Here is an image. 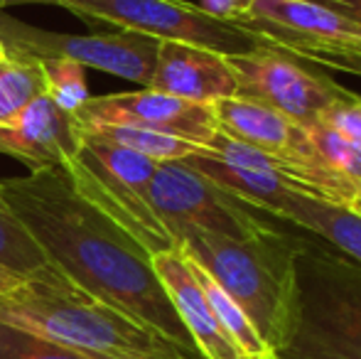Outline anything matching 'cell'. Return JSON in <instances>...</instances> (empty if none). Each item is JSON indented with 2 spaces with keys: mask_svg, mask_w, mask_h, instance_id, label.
<instances>
[{
  "mask_svg": "<svg viewBox=\"0 0 361 359\" xmlns=\"http://www.w3.org/2000/svg\"><path fill=\"white\" fill-rule=\"evenodd\" d=\"M79 126H130L209 148L219 133L214 106L177 99L155 89L91 96L76 114Z\"/></svg>",
  "mask_w": 361,
  "mask_h": 359,
  "instance_id": "cell-9",
  "label": "cell"
},
{
  "mask_svg": "<svg viewBox=\"0 0 361 359\" xmlns=\"http://www.w3.org/2000/svg\"><path fill=\"white\" fill-rule=\"evenodd\" d=\"M359 106H361V99H359Z\"/></svg>",
  "mask_w": 361,
  "mask_h": 359,
  "instance_id": "cell-31",
  "label": "cell"
},
{
  "mask_svg": "<svg viewBox=\"0 0 361 359\" xmlns=\"http://www.w3.org/2000/svg\"><path fill=\"white\" fill-rule=\"evenodd\" d=\"M361 99V96H359ZM357 101H339L322 111L317 123L332 128L334 133H339L342 138H347L349 143L361 148V106Z\"/></svg>",
  "mask_w": 361,
  "mask_h": 359,
  "instance_id": "cell-23",
  "label": "cell"
},
{
  "mask_svg": "<svg viewBox=\"0 0 361 359\" xmlns=\"http://www.w3.org/2000/svg\"><path fill=\"white\" fill-rule=\"evenodd\" d=\"M0 359H106L86 352H76L69 347L54 345L37 335H30L18 327L0 322Z\"/></svg>",
  "mask_w": 361,
  "mask_h": 359,
  "instance_id": "cell-21",
  "label": "cell"
},
{
  "mask_svg": "<svg viewBox=\"0 0 361 359\" xmlns=\"http://www.w3.org/2000/svg\"><path fill=\"white\" fill-rule=\"evenodd\" d=\"M0 322L106 359H204L101 303L47 264L0 293Z\"/></svg>",
  "mask_w": 361,
  "mask_h": 359,
  "instance_id": "cell-2",
  "label": "cell"
},
{
  "mask_svg": "<svg viewBox=\"0 0 361 359\" xmlns=\"http://www.w3.org/2000/svg\"><path fill=\"white\" fill-rule=\"evenodd\" d=\"M86 23H109L160 42H182L224 57L246 54L266 44L251 30L204 13L187 0H59Z\"/></svg>",
  "mask_w": 361,
  "mask_h": 359,
  "instance_id": "cell-5",
  "label": "cell"
},
{
  "mask_svg": "<svg viewBox=\"0 0 361 359\" xmlns=\"http://www.w3.org/2000/svg\"><path fill=\"white\" fill-rule=\"evenodd\" d=\"M0 153L35 170L69 165L81 153V128L47 94L27 106L10 126H0Z\"/></svg>",
  "mask_w": 361,
  "mask_h": 359,
  "instance_id": "cell-10",
  "label": "cell"
},
{
  "mask_svg": "<svg viewBox=\"0 0 361 359\" xmlns=\"http://www.w3.org/2000/svg\"><path fill=\"white\" fill-rule=\"evenodd\" d=\"M187 264H190L192 273H195L197 281H200V286H202V291H204L207 300H209L212 310H214L219 325L231 337L233 345L241 350V355L246 359H276V352H273L271 347L266 345V340L258 335L256 325H253L251 317L241 310V305L219 286L214 278H209V273H204L197 264H192L190 259H187Z\"/></svg>",
  "mask_w": 361,
  "mask_h": 359,
  "instance_id": "cell-15",
  "label": "cell"
},
{
  "mask_svg": "<svg viewBox=\"0 0 361 359\" xmlns=\"http://www.w3.org/2000/svg\"><path fill=\"white\" fill-rule=\"evenodd\" d=\"M212 106H214L219 130L226 133L228 138L253 145V148L278 155V158L295 160V163H322L317 150L310 143L307 128L293 123L286 116L276 114L261 104H253L248 99H241V96L221 99Z\"/></svg>",
  "mask_w": 361,
  "mask_h": 359,
  "instance_id": "cell-13",
  "label": "cell"
},
{
  "mask_svg": "<svg viewBox=\"0 0 361 359\" xmlns=\"http://www.w3.org/2000/svg\"><path fill=\"white\" fill-rule=\"evenodd\" d=\"M5 54H8V49H5V47H3V42H0V59H3V57H5Z\"/></svg>",
  "mask_w": 361,
  "mask_h": 359,
  "instance_id": "cell-28",
  "label": "cell"
},
{
  "mask_svg": "<svg viewBox=\"0 0 361 359\" xmlns=\"http://www.w3.org/2000/svg\"><path fill=\"white\" fill-rule=\"evenodd\" d=\"M32 3L59 5V0H0V10H3V8H10V5H32Z\"/></svg>",
  "mask_w": 361,
  "mask_h": 359,
  "instance_id": "cell-26",
  "label": "cell"
},
{
  "mask_svg": "<svg viewBox=\"0 0 361 359\" xmlns=\"http://www.w3.org/2000/svg\"><path fill=\"white\" fill-rule=\"evenodd\" d=\"M150 261L200 355L204 359H246L219 325L214 310L185 256L175 249L152 254Z\"/></svg>",
  "mask_w": 361,
  "mask_h": 359,
  "instance_id": "cell-12",
  "label": "cell"
},
{
  "mask_svg": "<svg viewBox=\"0 0 361 359\" xmlns=\"http://www.w3.org/2000/svg\"><path fill=\"white\" fill-rule=\"evenodd\" d=\"M226 59L238 84L236 96L266 106L305 128L317 123L327 106L359 99L354 91L307 69V62L273 47L271 42Z\"/></svg>",
  "mask_w": 361,
  "mask_h": 359,
  "instance_id": "cell-8",
  "label": "cell"
},
{
  "mask_svg": "<svg viewBox=\"0 0 361 359\" xmlns=\"http://www.w3.org/2000/svg\"><path fill=\"white\" fill-rule=\"evenodd\" d=\"M281 49V47H278ZM283 52L293 54V57L302 59V62L312 64V67H322L329 72H342L361 77V54L354 49L344 47H300V49H283Z\"/></svg>",
  "mask_w": 361,
  "mask_h": 359,
  "instance_id": "cell-22",
  "label": "cell"
},
{
  "mask_svg": "<svg viewBox=\"0 0 361 359\" xmlns=\"http://www.w3.org/2000/svg\"><path fill=\"white\" fill-rule=\"evenodd\" d=\"M276 359H361V266L302 239L295 308Z\"/></svg>",
  "mask_w": 361,
  "mask_h": 359,
  "instance_id": "cell-4",
  "label": "cell"
},
{
  "mask_svg": "<svg viewBox=\"0 0 361 359\" xmlns=\"http://www.w3.org/2000/svg\"><path fill=\"white\" fill-rule=\"evenodd\" d=\"M276 219H288L300 229L312 231L361 266V209L357 207L334 205L312 195H290L281 202Z\"/></svg>",
  "mask_w": 361,
  "mask_h": 359,
  "instance_id": "cell-14",
  "label": "cell"
},
{
  "mask_svg": "<svg viewBox=\"0 0 361 359\" xmlns=\"http://www.w3.org/2000/svg\"><path fill=\"white\" fill-rule=\"evenodd\" d=\"M344 49H354V52H359V54H361V44H359V47H344Z\"/></svg>",
  "mask_w": 361,
  "mask_h": 359,
  "instance_id": "cell-29",
  "label": "cell"
},
{
  "mask_svg": "<svg viewBox=\"0 0 361 359\" xmlns=\"http://www.w3.org/2000/svg\"><path fill=\"white\" fill-rule=\"evenodd\" d=\"M314 3L334 10V13H339L342 18L352 20L361 28V0H314Z\"/></svg>",
  "mask_w": 361,
  "mask_h": 359,
  "instance_id": "cell-25",
  "label": "cell"
},
{
  "mask_svg": "<svg viewBox=\"0 0 361 359\" xmlns=\"http://www.w3.org/2000/svg\"><path fill=\"white\" fill-rule=\"evenodd\" d=\"M307 138L312 143V148L317 150L319 160L327 168H332L334 173L344 175L352 182H357L361 187V148L354 143H349L347 138H342L339 133H334L332 128L322 123L307 126Z\"/></svg>",
  "mask_w": 361,
  "mask_h": 359,
  "instance_id": "cell-20",
  "label": "cell"
},
{
  "mask_svg": "<svg viewBox=\"0 0 361 359\" xmlns=\"http://www.w3.org/2000/svg\"><path fill=\"white\" fill-rule=\"evenodd\" d=\"M300 244V236L283 229L253 239H228L200 229L177 236V251L209 273L241 305L276 357L295 308V256Z\"/></svg>",
  "mask_w": 361,
  "mask_h": 359,
  "instance_id": "cell-3",
  "label": "cell"
},
{
  "mask_svg": "<svg viewBox=\"0 0 361 359\" xmlns=\"http://www.w3.org/2000/svg\"><path fill=\"white\" fill-rule=\"evenodd\" d=\"M0 197L42 246L49 264L69 281L182 350L200 355L147 249L76 185L64 165L3 180Z\"/></svg>",
  "mask_w": 361,
  "mask_h": 359,
  "instance_id": "cell-1",
  "label": "cell"
},
{
  "mask_svg": "<svg viewBox=\"0 0 361 359\" xmlns=\"http://www.w3.org/2000/svg\"><path fill=\"white\" fill-rule=\"evenodd\" d=\"M147 89L207 106L238 94L233 69L224 54L182 42H160Z\"/></svg>",
  "mask_w": 361,
  "mask_h": 359,
  "instance_id": "cell-11",
  "label": "cell"
},
{
  "mask_svg": "<svg viewBox=\"0 0 361 359\" xmlns=\"http://www.w3.org/2000/svg\"><path fill=\"white\" fill-rule=\"evenodd\" d=\"M18 281H20V278L10 276L8 271H3V269H0V293H8L10 288H15V286H18Z\"/></svg>",
  "mask_w": 361,
  "mask_h": 359,
  "instance_id": "cell-27",
  "label": "cell"
},
{
  "mask_svg": "<svg viewBox=\"0 0 361 359\" xmlns=\"http://www.w3.org/2000/svg\"><path fill=\"white\" fill-rule=\"evenodd\" d=\"M47 264L42 246L0 197V269L23 281Z\"/></svg>",
  "mask_w": 361,
  "mask_h": 359,
  "instance_id": "cell-17",
  "label": "cell"
},
{
  "mask_svg": "<svg viewBox=\"0 0 361 359\" xmlns=\"http://www.w3.org/2000/svg\"><path fill=\"white\" fill-rule=\"evenodd\" d=\"M147 205L175 239L187 229L212 231L228 239H253L278 229L233 192L204 178L195 168L177 163H160L147 187Z\"/></svg>",
  "mask_w": 361,
  "mask_h": 359,
  "instance_id": "cell-6",
  "label": "cell"
},
{
  "mask_svg": "<svg viewBox=\"0 0 361 359\" xmlns=\"http://www.w3.org/2000/svg\"><path fill=\"white\" fill-rule=\"evenodd\" d=\"M253 0H200V8L204 13L214 15L219 20H226V23L241 25L243 20L251 13Z\"/></svg>",
  "mask_w": 361,
  "mask_h": 359,
  "instance_id": "cell-24",
  "label": "cell"
},
{
  "mask_svg": "<svg viewBox=\"0 0 361 359\" xmlns=\"http://www.w3.org/2000/svg\"><path fill=\"white\" fill-rule=\"evenodd\" d=\"M47 94L39 62L15 54L0 59V126H10L32 101Z\"/></svg>",
  "mask_w": 361,
  "mask_h": 359,
  "instance_id": "cell-16",
  "label": "cell"
},
{
  "mask_svg": "<svg viewBox=\"0 0 361 359\" xmlns=\"http://www.w3.org/2000/svg\"><path fill=\"white\" fill-rule=\"evenodd\" d=\"M0 42L8 54L25 59H74L81 67L99 69L114 77L150 87L155 72L160 39L140 32H94V35H64L52 30H39L15 18L0 15Z\"/></svg>",
  "mask_w": 361,
  "mask_h": 359,
  "instance_id": "cell-7",
  "label": "cell"
},
{
  "mask_svg": "<svg viewBox=\"0 0 361 359\" xmlns=\"http://www.w3.org/2000/svg\"><path fill=\"white\" fill-rule=\"evenodd\" d=\"M81 128L94 130V133L104 135V138L114 140L123 148L135 150V153L145 155L155 163H177V160H185L204 150L195 143H187V140L152 133V130L143 128H130V126H81Z\"/></svg>",
  "mask_w": 361,
  "mask_h": 359,
  "instance_id": "cell-18",
  "label": "cell"
},
{
  "mask_svg": "<svg viewBox=\"0 0 361 359\" xmlns=\"http://www.w3.org/2000/svg\"><path fill=\"white\" fill-rule=\"evenodd\" d=\"M357 209H361V192H359V197H357Z\"/></svg>",
  "mask_w": 361,
  "mask_h": 359,
  "instance_id": "cell-30",
  "label": "cell"
},
{
  "mask_svg": "<svg viewBox=\"0 0 361 359\" xmlns=\"http://www.w3.org/2000/svg\"><path fill=\"white\" fill-rule=\"evenodd\" d=\"M47 82V96L64 111L76 116L79 109L91 99L86 87V67H81L74 59H42L39 62Z\"/></svg>",
  "mask_w": 361,
  "mask_h": 359,
  "instance_id": "cell-19",
  "label": "cell"
}]
</instances>
